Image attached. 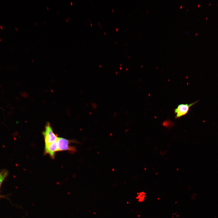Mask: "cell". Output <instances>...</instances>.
I'll return each mask as SVG.
<instances>
[{"label": "cell", "mask_w": 218, "mask_h": 218, "mask_svg": "<svg viewBox=\"0 0 218 218\" xmlns=\"http://www.w3.org/2000/svg\"><path fill=\"white\" fill-rule=\"evenodd\" d=\"M57 140L58 151H68L72 154L76 152L77 150L75 147L70 146L71 143L76 142L74 140H69L60 137H58Z\"/></svg>", "instance_id": "6da1fadb"}, {"label": "cell", "mask_w": 218, "mask_h": 218, "mask_svg": "<svg viewBox=\"0 0 218 218\" xmlns=\"http://www.w3.org/2000/svg\"><path fill=\"white\" fill-rule=\"evenodd\" d=\"M45 142V147L56 140L57 135L54 133L53 129L49 122H47L45 127V130L42 133Z\"/></svg>", "instance_id": "7a4b0ae2"}, {"label": "cell", "mask_w": 218, "mask_h": 218, "mask_svg": "<svg viewBox=\"0 0 218 218\" xmlns=\"http://www.w3.org/2000/svg\"><path fill=\"white\" fill-rule=\"evenodd\" d=\"M197 101L190 104H179L177 108L174 109V112L176 114L175 118H180L186 114L188 112L190 107L195 104Z\"/></svg>", "instance_id": "3957f363"}, {"label": "cell", "mask_w": 218, "mask_h": 218, "mask_svg": "<svg viewBox=\"0 0 218 218\" xmlns=\"http://www.w3.org/2000/svg\"><path fill=\"white\" fill-rule=\"evenodd\" d=\"M58 151L57 139L47 146L45 147L44 154H48L52 159H54L55 153Z\"/></svg>", "instance_id": "277c9868"}, {"label": "cell", "mask_w": 218, "mask_h": 218, "mask_svg": "<svg viewBox=\"0 0 218 218\" xmlns=\"http://www.w3.org/2000/svg\"><path fill=\"white\" fill-rule=\"evenodd\" d=\"M8 175V172L7 170H4L0 172V186Z\"/></svg>", "instance_id": "5b68a950"}, {"label": "cell", "mask_w": 218, "mask_h": 218, "mask_svg": "<svg viewBox=\"0 0 218 218\" xmlns=\"http://www.w3.org/2000/svg\"><path fill=\"white\" fill-rule=\"evenodd\" d=\"M145 193L142 192L138 194L137 198L138 200V201L140 202L143 201L145 199Z\"/></svg>", "instance_id": "8992f818"}, {"label": "cell", "mask_w": 218, "mask_h": 218, "mask_svg": "<svg viewBox=\"0 0 218 218\" xmlns=\"http://www.w3.org/2000/svg\"><path fill=\"white\" fill-rule=\"evenodd\" d=\"M0 28H1V29H3V28H2V27L1 26H0Z\"/></svg>", "instance_id": "52a82bcc"}, {"label": "cell", "mask_w": 218, "mask_h": 218, "mask_svg": "<svg viewBox=\"0 0 218 218\" xmlns=\"http://www.w3.org/2000/svg\"><path fill=\"white\" fill-rule=\"evenodd\" d=\"M15 29H16V30H17V28H15Z\"/></svg>", "instance_id": "ba28073f"}, {"label": "cell", "mask_w": 218, "mask_h": 218, "mask_svg": "<svg viewBox=\"0 0 218 218\" xmlns=\"http://www.w3.org/2000/svg\"><path fill=\"white\" fill-rule=\"evenodd\" d=\"M1 41V39L0 38V41Z\"/></svg>", "instance_id": "9c48e42d"}]
</instances>
